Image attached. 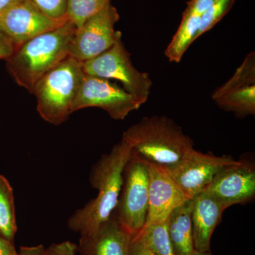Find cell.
Here are the masks:
<instances>
[{
  "label": "cell",
  "mask_w": 255,
  "mask_h": 255,
  "mask_svg": "<svg viewBox=\"0 0 255 255\" xmlns=\"http://www.w3.org/2000/svg\"><path fill=\"white\" fill-rule=\"evenodd\" d=\"M132 152L130 145L122 139L109 153L94 164L90 182L98 194L68 220V227L80 236L95 232L115 211L123 185L124 170Z\"/></svg>",
  "instance_id": "6da1fadb"
},
{
  "label": "cell",
  "mask_w": 255,
  "mask_h": 255,
  "mask_svg": "<svg viewBox=\"0 0 255 255\" xmlns=\"http://www.w3.org/2000/svg\"><path fill=\"white\" fill-rule=\"evenodd\" d=\"M77 28L69 20L59 27L41 33L17 47L6 60L11 78L31 94L37 81L68 56Z\"/></svg>",
  "instance_id": "7a4b0ae2"
},
{
  "label": "cell",
  "mask_w": 255,
  "mask_h": 255,
  "mask_svg": "<svg viewBox=\"0 0 255 255\" xmlns=\"http://www.w3.org/2000/svg\"><path fill=\"white\" fill-rule=\"evenodd\" d=\"M122 139L146 162L172 167L194 148V142L173 119L165 116L144 117L124 132Z\"/></svg>",
  "instance_id": "3957f363"
},
{
  "label": "cell",
  "mask_w": 255,
  "mask_h": 255,
  "mask_svg": "<svg viewBox=\"0 0 255 255\" xmlns=\"http://www.w3.org/2000/svg\"><path fill=\"white\" fill-rule=\"evenodd\" d=\"M85 75L82 62L68 55L37 81L31 94L43 120L55 126L68 120Z\"/></svg>",
  "instance_id": "277c9868"
},
{
  "label": "cell",
  "mask_w": 255,
  "mask_h": 255,
  "mask_svg": "<svg viewBox=\"0 0 255 255\" xmlns=\"http://www.w3.org/2000/svg\"><path fill=\"white\" fill-rule=\"evenodd\" d=\"M149 174L145 160L132 151L124 170L123 185L114 211L132 236L145 227L148 212Z\"/></svg>",
  "instance_id": "5b68a950"
},
{
  "label": "cell",
  "mask_w": 255,
  "mask_h": 255,
  "mask_svg": "<svg viewBox=\"0 0 255 255\" xmlns=\"http://www.w3.org/2000/svg\"><path fill=\"white\" fill-rule=\"evenodd\" d=\"M82 64L86 75L117 80L123 85L126 91L144 103L147 102L152 86V80L148 73L139 71L134 66L122 38L102 54Z\"/></svg>",
  "instance_id": "8992f818"
},
{
  "label": "cell",
  "mask_w": 255,
  "mask_h": 255,
  "mask_svg": "<svg viewBox=\"0 0 255 255\" xmlns=\"http://www.w3.org/2000/svg\"><path fill=\"white\" fill-rule=\"evenodd\" d=\"M119 19L117 8L112 3L107 5L77 28L68 55L83 63L108 50L122 37V32L115 30Z\"/></svg>",
  "instance_id": "52a82bcc"
},
{
  "label": "cell",
  "mask_w": 255,
  "mask_h": 255,
  "mask_svg": "<svg viewBox=\"0 0 255 255\" xmlns=\"http://www.w3.org/2000/svg\"><path fill=\"white\" fill-rule=\"evenodd\" d=\"M143 102L110 80L85 74L72 107V113L90 107L105 110L114 120H124Z\"/></svg>",
  "instance_id": "ba28073f"
},
{
  "label": "cell",
  "mask_w": 255,
  "mask_h": 255,
  "mask_svg": "<svg viewBox=\"0 0 255 255\" xmlns=\"http://www.w3.org/2000/svg\"><path fill=\"white\" fill-rule=\"evenodd\" d=\"M237 161L231 156L203 153L193 148L177 164L163 168L191 199L204 191L221 169Z\"/></svg>",
  "instance_id": "9c48e42d"
},
{
  "label": "cell",
  "mask_w": 255,
  "mask_h": 255,
  "mask_svg": "<svg viewBox=\"0 0 255 255\" xmlns=\"http://www.w3.org/2000/svg\"><path fill=\"white\" fill-rule=\"evenodd\" d=\"M53 19L42 13L30 0H20L0 11V31L16 46L68 21Z\"/></svg>",
  "instance_id": "30bf717a"
},
{
  "label": "cell",
  "mask_w": 255,
  "mask_h": 255,
  "mask_svg": "<svg viewBox=\"0 0 255 255\" xmlns=\"http://www.w3.org/2000/svg\"><path fill=\"white\" fill-rule=\"evenodd\" d=\"M211 97L220 108L238 117L255 115V52L247 55L233 76L216 89Z\"/></svg>",
  "instance_id": "8fae6325"
},
{
  "label": "cell",
  "mask_w": 255,
  "mask_h": 255,
  "mask_svg": "<svg viewBox=\"0 0 255 255\" xmlns=\"http://www.w3.org/2000/svg\"><path fill=\"white\" fill-rule=\"evenodd\" d=\"M204 191L214 196L226 209L248 202L255 195L254 166L237 161L218 172Z\"/></svg>",
  "instance_id": "7c38bea8"
},
{
  "label": "cell",
  "mask_w": 255,
  "mask_h": 255,
  "mask_svg": "<svg viewBox=\"0 0 255 255\" xmlns=\"http://www.w3.org/2000/svg\"><path fill=\"white\" fill-rule=\"evenodd\" d=\"M145 162L149 174L148 212L145 225L147 227L167 222L171 213L190 199L163 167Z\"/></svg>",
  "instance_id": "4fadbf2b"
},
{
  "label": "cell",
  "mask_w": 255,
  "mask_h": 255,
  "mask_svg": "<svg viewBox=\"0 0 255 255\" xmlns=\"http://www.w3.org/2000/svg\"><path fill=\"white\" fill-rule=\"evenodd\" d=\"M132 238L113 213L95 232L80 237L78 253L81 255H129Z\"/></svg>",
  "instance_id": "5bb4252c"
},
{
  "label": "cell",
  "mask_w": 255,
  "mask_h": 255,
  "mask_svg": "<svg viewBox=\"0 0 255 255\" xmlns=\"http://www.w3.org/2000/svg\"><path fill=\"white\" fill-rule=\"evenodd\" d=\"M191 200L194 248L199 253L210 252L211 237L226 209L205 191L196 194Z\"/></svg>",
  "instance_id": "9a60e30c"
},
{
  "label": "cell",
  "mask_w": 255,
  "mask_h": 255,
  "mask_svg": "<svg viewBox=\"0 0 255 255\" xmlns=\"http://www.w3.org/2000/svg\"><path fill=\"white\" fill-rule=\"evenodd\" d=\"M191 200L174 210L166 224L175 255H194L196 253L191 224Z\"/></svg>",
  "instance_id": "2e32d148"
},
{
  "label": "cell",
  "mask_w": 255,
  "mask_h": 255,
  "mask_svg": "<svg viewBox=\"0 0 255 255\" xmlns=\"http://www.w3.org/2000/svg\"><path fill=\"white\" fill-rule=\"evenodd\" d=\"M200 16L184 11L182 22L165 50L169 62L179 63L189 46L196 40Z\"/></svg>",
  "instance_id": "e0dca14e"
},
{
  "label": "cell",
  "mask_w": 255,
  "mask_h": 255,
  "mask_svg": "<svg viewBox=\"0 0 255 255\" xmlns=\"http://www.w3.org/2000/svg\"><path fill=\"white\" fill-rule=\"evenodd\" d=\"M16 230L14 191L7 179L0 174V235L13 242Z\"/></svg>",
  "instance_id": "ac0fdd59"
},
{
  "label": "cell",
  "mask_w": 255,
  "mask_h": 255,
  "mask_svg": "<svg viewBox=\"0 0 255 255\" xmlns=\"http://www.w3.org/2000/svg\"><path fill=\"white\" fill-rule=\"evenodd\" d=\"M112 0H68L67 17L76 28L112 3Z\"/></svg>",
  "instance_id": "d6986e66"
},
{
  "label": "cell",
  "mask_w": 255,
  "mask_h": 255,
  "mask_svg": "<svg viewBox=\"0 0 255 255\" xmlns=\"http://www.w3.org/2000/svg\"><path fill=\"white\" fill-rule=\"evenodd\" d=\"M155 255H175L166 223L150 225L138 233Z\"/></svg>",
  "instance_id": "ffe728a7"
},
{
  "label": "cell",
  "mask_w": 255,
  "mask_h": 255,
  "mask_svg": "<svg viewBox=\"0 0 255 255\" xmlns=\"http://www.w3.org/2000/svg\"><path fill=\"white\" fill-rule=\"evenodd\" d=\"M235 0H216L214 4L200 17V25L196 39L209 31L231 10Z\"/></svg>",
  "instance_id": "44dd1931"
},
{
  "label": "cell",
  "mask_w": 255,
  "mask_h": 255,
  "mask_svg": "<svg viewBox=\"0 0 255 255\" xmlns=\"http://www.w3.org/2000/svg\"><path fill=\"white\" fill-rule=\"evenodd\" d=\"M42 13L53 19L67 17L68 0H30Z\"/></svg>",
  "instance_id": "7402d4cb"
},
{
  "label": "cell",
  "mask_w": 255,
  "mask_h": 255,
  "mask_svg": "<svg viewBox=\"0 0 255 255\" xmlns=\"http://www.w3.org/2000/svg\"><path fill=\"white\" fill-rule=\"evenodd\" d=\"M78 245L70 241L53 243L43 250L41 255H78Z\"/></svg>",
  "instance_id": "603a6c76"
},
{
  "label": "cell",
  "mask_w": 255,
  "mask_h": 255,
  "mask_svg": "<svg viewBox=\"0 0 255 255\" xmlns=\"http://www.w3.org/2000/svg\"><path fill=\"white\" fill-rule=\"evenodd\" d=\"M129 255H155L139 234L132 236L130 241Z\"/></svg>",
  "instance_id": "cb8c5ba5"
},
{
  "label": "cell",
  "mask_w": 255,
  "mask_h": 255,
  "mask_svg": "<svg viewBox=\"0 0 255 255\" xmlns=\"http://www.w3.org/2000/svg\"><path fill=\"white\" fill-rule=\"evenodd\" d=\"M216 1V0H191L188 2L186 11L201 17L212 6Z\"/></svg>",
  "instance_id": "d4e9b609"
},
{
  "label": "cell",
  "mask_w": 255,
  "mask_h": 255,
  "mask_svg": "<svg viewBox=\"0 0 255 255\" xmlns=\"http://www.w3.org/2000/svg\"><path fill=\"white\" fill-rule=\"evenodd\" d=\"M16 48L13 41L0 31V60H7Z\"/></svg>",
  "instance_id": "484cf974"
},
{
  "label": "cell",
  "mask_w": 255,
  "mask_h": 255,
  "mask_svg": "<svg viewBox=\"0 0 255 255\" xmlns=\"http://www.w3.org/2000/svg\"><path fill=\"white\" fill-rule=\"evenodd\" d=\"M0 255H18L12 241L0 235Z\"/></svg>",
  "instance_id": "4316f807"
},
{
  "label": "cell",
  "mask_w": 255,
  "mask_h": 255,
  "mask_svg": "<svg viewBox=\"0 0 255 255\" xmlns=\"http://www.w3.org/2000/svg\"><path fill=\"white\" fill-rule=\"evenodd\" d=\"M44 250L42 245L36 246L21 247L18 255H41Z\"/></svg>",
  "instance_id": "83f0119b"
},
{
  "label": "cell",
  "mask_w": 255,
  "mask_h": 255,
  "mask_svg": "<svg viewBox=\"0 0 255 255\" xmlns=\"http://www.w3.org/2000/svg\"><path fill=\"white\" fill-rule=\"evenodd\" d=\"M20 0H0V11Z\"/></svg>",
  "instance_id": "f1b7e54d"
},
{
  "label": "cell",
  "mask_w": 255,
  "mask_h": 255,
  "mask_svg": "<svg viewBox=\"0 0 255 255\" xmlns=\"http://www.w3.org/2000/svg\"><path fill=\"white\" fill-rule=\"evenodd\" d=\"M194 255H212L211 254L210 252H206V253H199V252H196Z\"/></svg>",
  "instance_id": "f546056e"
}]
</instances>
